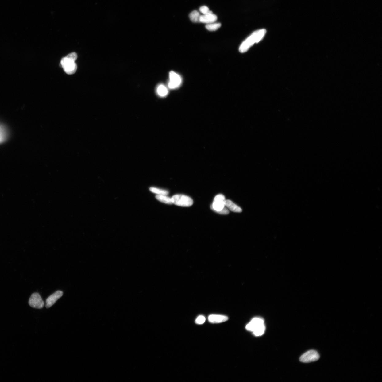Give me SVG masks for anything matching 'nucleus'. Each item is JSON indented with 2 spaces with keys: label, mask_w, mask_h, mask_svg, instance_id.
<instances>
[{
  "label": "nucleus",
  "mask_w": 382,
  "mask_h": 382,
  "mask_svg": "<svg viewBox=\"0 0 382 382\" xmlns=\"http://www.w3.org/2000/svg\"><path fill=\"white\" fill-rule=\"evenodd\" d=\"M217 19V16L213 14L212 11H210L209 13L206 14L201 15L200 22L209 24L210 23L215 22Z\"/></svg>",
  "instance_id": "nucleus-10"
},
{
  "label": "nucleus",
  "mask_w": 382,
  "mask_h": 382,
  "mask_svg": "<svg viewBox=\"0 0 382 382\" xmlns=\"http://www.w3.org/2000/svg\"><path fill=\"white\" fill-rule=\"evenodd\" d=\"M169 79L168 87L170 89H176L181 84L182 80L181 77L174 71H170L169 74Z\"/></svg>",
  "instance_id": "nucleus-7"
},
{
  "label": "nucleus",
  "mask_w": 382,
  "mask_h": 382,
  "mask_svg": "<svg viewBox=\"0 0 382 382\" xmlns=\"http://www.w3.org/2000/svg\"><path fill=\"white\" fill-rule=\"evenodd\" d=\"M319 355L318 352L311 350L307 352L300 357V360L303 363H310L315 362L319 360Z\"/></svg>",
  "instance_id": "nucleus-6"
},
{
  "label": "nucleus",
  "mask_w": 382,
  "mask_h": 382,
  "mask_svg": "<svg viewBox=\"0 0 382 382\" xmlns=\"http://www.w3.org/2000/svg\"><path fill=\"white\" fill-rule=\"evenodd\" d=\"M264 324L263 319L258 318H254L246 325V329L250 332H253L257 328Z\"/></svg>",
  "instance_id": "nucleus-9"
},
{
  "label": "nucleus",
  "mask_w": 382,
  "mask_h": 382,
  "mask_svg": "<svg viewBox=\"0 0 382 382\" xmlns=\"http://www.w3.org/2000/svg\"><path fill=\"white\" fill-rule=\"evenodd\" d=\"M206 320L205 317L203 316H199L196 319L195 322L198 325H202L204 323Z\"/></svg>",
  "instance_id": "nucleus-19"
},
{
  "label": "nucleus",
  "mask_w": 382,
  "mask_h": 382,
  "mask_svg": "<svg viewBox=\"0 0 382 382\" xmlns=\"http://www.w3.org/2000/svg\"><path fill=\"white\" fill-rule=\"evenodd\" d=\"M173 204L179 206L188 207L193 205V201L192 199L188 196L176 194L173 195L171 198Z\"/></svg>",
  "instance_id": "nucleus-2"
},
{
  "label": "nucleus",
  "mask_w": 382,
  "mask_h": 382,
  "mask_svg": "<svg viewBox=\"0 0 382 382\" xmlns=\"http://www.w3.org/2000/svg\"><path fill=\"white\" fill-rule=\"evenodd\" d=\"M200 14L198 11L194 10L190 14L189 18L192 22H200Z\"/></svg>",
  "instance_id": "nucleus-14"
},
{
  "label": "nucleus",
  "mask_w": 382,
  "mask_h": 382,
  "mask_svg": "<svg viewBox=\"0 0 382 382\" xmlns=\"http://www.w3.org/2000/svg\"><path fill=\"white\" fill-rule=\"evenodd\" d=\"M63 295V292L57 291L48 297L46 301V307L48 309L54 305L57 300Z\"/></svg>",
  "instance_id": "nucleus-8"
},
{
  "label": "nucleus",
  "mask_w": 382,
  "mask_h": 382,
  "mask_svg": "<svg viewBox=\"0 0 382 382\" xmlns=\"http://www.w3.org/2000/svg\"><path fill=\"white\" fill-rule=\"evenodd\" d=\"M225 206L227 208L231 211L234 212L240 213L242 212V209L240 207L235 204L232 201L228 200H226Z\"/></svg>",
  "instance_id": "nucleus-12"
},
{
  "label": "nucleus",
  "mask_w": 382,
  "mask_h": 382,
  "mask_svg": "<svg viewBox=\"0 0 382 382\" xmlns=\"http://www.w3.org/2000/svg\"><path fill=\"white\" fill-rule=\"evenodd\" d=\"M221 26L220 23L214 22L206 25L205 27L208 31H214L218 29Z\"/></svg>",
  "instance_id": "nucleus-16"
},
{
  "label": "nucleus",
  "mask_w": 382,
  "mask_h": 382,
  "mask_svg": "<svg viewBox=\"0 0 382 382\" xmlns=\"http://www.w3.org/2000/svg\"><path fill=\"white\" fill-rule=\"evenodd\" d=\"M266 33L265 29H261L255 31L241 45L239 48L240 52H246L255 43H258L262 40Z\"/></svg>",
  "instance_id": "nucleus-1"
},
{
  "label": "nucleus",
  "mask_w": 382,
  "mask_h": 382,
  "mask_svg": "<svg viewBox=\"0 0 382 382\" xmlns=\"http://www.w3.org/2000/svg\"><path fill=\"white\" fill-rule=\"evenodd\" d=\"M226 199L223 194L217 195L214 199L211 206V209L215 212L221 211L225 207Z\"/></svg>",
  "instance_id": "nucleus-4"
},
{
  "label": "nucleus",
  "mask_w": 382,
  "mask_h": 382,
  "mask_svg": "<svg viewBox=\"0 0 382 382\" xmlns=\"http://www.w3.org/2000/svg\"><path fill=\"white\" fill-rule=\"evenodd\" d=\"M199 10L200 12L203 14V15L209 13L210 11L208 7L206 6H201Z\"/></svg>",
  "instance_id": "nucleus-20"
},
{
  "label": "nucleus",
  "mask_w": 382,
  "mask_h": 382,
  "mask_svg": "<svg viewBox=\"0 0 382 382\" xmlns=\"http://www.w3.org/2000/svg\"><path fill=\"white\" fill-rule=\"evenodd\" d=\"M77 55L75 52H73L69 54L66 56L68 58L72 61H75L77 59Z\"/></svg>",
  "instance_id": "nucleus-21"
},
{
  "label": "nucleus",
  "mask_w": 382,
  "mask_h": 382,
  "mask_svg": "<svg viewBox=\"0 0 382 382\" xmlns=\"http://www.w3.org/2000/svg\"><path fill=\"white\" fill-rule=\"evenodd\" d=\"M217 213L221 214H229V211L228 208L225 207L221 211L218 212Z\"/></svg>",
  "instance_id": "nucleus-22"
},
{
  "label": "nucleus",
  "mask_w": 382,
  "mask_h": 382,
  "mask_svg": "<svg viewBox=\"0 0 382 382\" xmlns=\"http://www.w3.org/2000/svg\"><path fill=\"white\" fill-rule=\"evenodd\" d=\"M228 317L221 315L211 314L208 317V320L212 323H219L228 321Z\"/></svg>",
  "instance_id": "nucleus-11"
},
{
  "label": "nucleus",
  "mask_w": 382,
  "mask_h": 382,
  "mask_svg": "<svg viewBox=\"0 0 382 382\" xmlns=\"http://www.w3.org/2000/svg\"><path fill=\"white\" fill-rule=\"evenodd\" d=\"M265 330V327L264 324V325H261L255 330L253 332V334L255 336H260L264 334Z\"/></svg>",
  "instance_id": "nucleus-18"
},
{
  "label": "nucleus",
  "mask_w": 382,
  "mask_h": 382,
  "mask_svg": "<svg viewBox=\"0 0 382 382\" xmlns=\"http://www.w3.org/2000/svg\"><path fill=\"white\" fill-rule=\"evenodd\" d=\"M5 137V133L3 129L0 127V142L3 141Z\"/></svg>",
  "instance_id": "nucleus-23"
},
{
  "label": "nucleus",
  "mask_w": 382,
  "mask_h": 382,
  "mask_svg": "<svg viewBox=\"0 0 382 382\" xmlns=\"http://www.w3.org/2000/svg\"><path fill=\"white\" fill-rule=\"evenodd\" d=\"M150 191L152 192V193H156L159 195H167L169 194V192L167 191L156 188V187H150Z\"/></svg>",
  "instance_id": "nucleus-17"
},
{
  "label": "nucleus",
  "mask_w": 382,
  "mask_h": 382,
  "mask_svg": "<svg viewBox=\"0 0 382 382\" xmlns=\"http://www.w3.org/2000/svg\"><path fill=\"white\" fill-rule=\"evenodd\" d=\"M30 306L35 309H41L44 306V302L38 293H34L30 297L29 302Z\"/></svg>",
  "instance_id": "nucleus-5"
},
{
  "label": "nucleus",
  "mask_w": 382,
  "mask_h": 382,
  "mask_svg": "<svg viewBox=\"0 0 382 382\" xmlns=\"http://www.w3.org/2000/svg\"><path fill=\"white\" fill-rule=\"evenodd\" d=\"M60 65L63 68L65 72L69 75L75 73L77 69V65L75 62L66 57L61 60Z\"/></svg>",
  "instance_id": "nucleus-3"
},
{
  "label": "nucleus",
  "mask_w": 382,
  "mask_h": 382,
  "mask_svg": "<svg viewBox=\"0 0 382 382\" xmlns=\"http://www.w3.org/2000/svg\"><path fill=\"white\" fill-rule=\"evenodd\" d=\"M156 198L158 201L164 203L169 205L173 204L171 198L168 197L166 195H157L156 196Z\"/></svg>",
  "instance_id": "nucleus-15"
},
{
  "label": "nucleus",
  "mask_w": 382,
  "mask_h": 382,
  "mask_svg": "<svg viewBox=\"0 0 382 382\" xmlns=\"http://www.w3.org/2000/svg\"><path fill=\"white\" fill-rule=\"evenodd\" d=\"M157 92L160 96L164 97L167 95L168 90L165 85L161 84L157 87Z\"/></svg>",
  "instance_id": "nucleus-13"
}]
</instances>
